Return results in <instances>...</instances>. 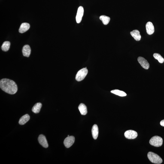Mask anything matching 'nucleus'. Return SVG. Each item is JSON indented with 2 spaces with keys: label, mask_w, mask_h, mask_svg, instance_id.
Returning <instances> with one entry per match:
<instances>
[{
  "label": "nucleus",
  "mask_w": 164,
  "mask_h": 164,
  "mask_svg": "<svg viewBox=\"0 0 164 164\" xmlns=\"http://www.w3.org/2000/svg\"><path fill=\"white\" fill-rule=\"evenodd\" d=\"M0 87L2 90L7 93L13 95L17 92V85L13 80L7 78L1 79L0 81Z\"/></svg>",
  "instance_id": "1"
},
{
  "label": "nucleus",
  "mask_w": 164,
  "mask_h": 164,
  "mask_svg": "<svg viewBox=\"0 0 164 164\" xmlns=\"http://www.w3.org/2000/svg\"><path fill=\"white\" fill-rule=\"evenodd\" d=\"M147 157L150 161L153 163L160 164L162 162L161 158L157 154L152 152H149L148 153Z\"/></svg>",
  "instance_id": "2"
},
{
  "label": "nucleus",
  "mask_w": 164,
  "mask_h": 164,
  "mask_svg": "<svg viewBox=\"0 0 164 164\" xmlns=\"http://www.w3.org/2000/svg\"><path fill=\"white\" fill-rule=\"evenodd\" d=\"M150 144L151 145L156 147H161L163 143V140L161 137L155 136L150 139Z\"/></svg>",
  "instance_id": "3"
},
{
  "label": "nucleus",
  "mask_w": 164,
  "mask_h": 164,
  "mask_svg": "<svg viewBox=\"0 0 164 164\" xmlns=\"http://www.w3.org/2000/svg\"><path fill=\"white\" fill-rule=\"evenodd\" d=\"M88 70L87 68H83L79 71L76 75L75 79L78 81L83 80L87 75Z\"/></svg>",
  "instance_id": "4"
},
{
  "label": "nucleus",
  "mask_w": 164,
  "mask_h": 164,
  "mask_svg": "<svg viewBox=\"0 0 164 164\" xmlns=\"http://www.w3.org/2000/svg\"><path fill=\"white\" fill-rule=\"evenodd\" d=\"M125 138L129 139H134L138 136V134L136 131L132 130H128L125 132Z\"/></svg>",
  "instance_id": "5"
},
{
  "label": "nucleus",
  "mask_w": 164,
  "mask_h": 164,
  "mask_svg": "<svg viewBox=\"0 0 164 164\" xmlns=\"http://www.w3.org/2000/svg\"><path fill=\"white\" fill-rule=\"evenodd\" d=\"M75 138L73 136H68L64 140V144L66 147L69 148L74 144Z\"/></svg>",
  "instance_id": "6"
},
{
  "label": "nucleus",
  "mask_w": 164,
  "mask_h": 164,
  "mask_svg": "<svg viewBox=\"0 0 164 164\" xmlns=\"http://www.w3.org/2000/svg\"><path fill=\"white\" fill-rule=\"evenodd\" d=\"M84 8L83 7L80 6L79 7L76 17V21L77 23H79L81 22L82 17L84 14Z\"/></svg>",
  "instance_id": "7"
},
{
  "label": "nucleus",
  "mask_w": 164,
  "mask_h": 164,
  "mask_svg": "<svg viewBox=\"0 0 164 164\" xmlns=\"http://www.w3.org/2000/svg\"><path fill=\"white\" fill-rule=\"evenodd\" d=\"M138 61L143 68L145 69H148L149 68L150 65L148 62L144 58L141 57H138Z\"/></svg>",
  "instance_id": "8"
},
{
  "label": "nucleus",
  "mask_w": 164,
  "mask_h": 164,
  "mask_svg": "<svg viewBox=\"0 0 164 164\" xmlns=\"http://www.w3.org/2000/svg\"><path fill=\"white\" fill-rule=\"evenodd\" d=\"M38 141L40 144L43 147L47 148L48 147V144L45 136L43 135H40L39 136Z\"/></svg>",
  "instance_id": "9"
},
{
  "label": "nucleus",
  "mask_w": 164,
  "mask_h": 164,
  "mask_svg": "<svg viewBox=\"0 0 164 164\" xmlns=\"http://www.w3.org/2000/svg\"><path fill=\"white\" fill-rule=\"evenodd\" d=\"M146 29L148 34L151 35L154 32V28L152 23L150 22H147L146 24Z\"/></svg>",
  "instance_id": "10"
},
{
  "label": "nucleus",
  "mask_w": 164,
  "mask_h": 164,
  "mask_svg": "<svg viewBox=\"0 0 164 164\" xmlns=\"http://www.w3.org/2000/svg\"><path fill=\"white\" fill-rule=\"evenodd\" d=\"M22 53L23 56L29 57L31 53V49L30 46L28 45L24 46L22 49Z\"/></svg>",
  "instance_id": "11"
},
{
  "label": "nucleus",
  "mask_w": 164,
  "mask_h": 164,
  "mask_svg": "<svg viewBox=\"0 0 164 164\" xmlns=\"http://www.w3.org/2000/svg\"><path fill=\"white\" fill-rule=\"evenodd\" d=\"M30 28L29 24L26 23H22L19 28V32L21 33H23L28 31Z\"/></svg>",
  "instance_id": "12"
},
{
  "label": "nucleus",
  "mask_w": 164,
  "mask_h": 164,
  "mask_svg": "<svg viewBox=\"0 0 164 164\" xmlns=\"http://www.w3.org/2000/svg\"><path fill=\"white\" fill-rule=\"evenodd\" d=\"M131 36L136 41H140L141 40V36L140 35V31L138 30H134L130 32Z\"/></svg>",
  "instance_id": "13"
},
{
  "label": "nucleus",
  "mask_w": 164,
  "mask_h": 164,
  "mask_svg": "<svg viewBox=\"0 0 164 164\" xmlns=\"http://www.w3.org/2000/svg\"><path fill=\"white\" fill-rule=\"evenodd\" d=\"M92 136L94 139L96 140L97 138L98 134V129L97 125H94L92 129Z\"/></svg>",
  "instance_id": "14"
},
{
  "label": "nucleus",
  "mask_w": 164,
  "mask_h": 164,
  "mask_svg": "<svg viewBox=\"0 0 164 164\" xmlns=\"http://www.w3.org/2000/svg\"><path fill=\"white\" fill-rule=\"evenodd\" d=\"M30 116L28 114H26L22 116L21 118L19 121V124L21 125H23L25 124L30 120Z\"/></svg>",
  "instance_id": "15"
},
{
  "label": "nucleus",
  "mask_w": 164,
  "mask_h": 164,
  "mask_svg": "<svg viewBox=\"0 0 164 164\" xmlns=\"http://www.w3.org/2000/svg\"><path fill=\"white\" fill-rule=\"evenodd\" d=\"M78 109L80 114L83 115H85L87 113V107L83 103L80 104L78 106Z\"/></svg>",
  "instance_id": "16"
},
{
  "label": "nucleus",
  "mask_w": 164,
  "mask_h": 164,
  "mask_svg": "<svg viewBox=\"0 0 164 164\" xmlns=\"http://www.w3.org/2000/svg\"><path fill=\"white\" fill-rule=\"evenodd\" d=\"M42 106V105L41 103L39 102L36 104L32 108V112L35 113H39Z\"/></svg>",
  "instance_id": "17"
},
{
  "label": "nucleus",
  "mask_w": 164,
  "mask_h": 164,
  "mask_svg": "<svg viewBox=\"0 0 164 164\" xmlns=\"http://www.w3.org/2000/svg\"><path fill=\"white\" fill-rule=\"evenodd\" d=\"M10 43L9 41L4 42L1 46V49L4 51H8L10 49Z\"/></svg>",
  "instance_id": "18"
},
{
  "label": "nucleus",
  "mask_w": 164,
  "mask_h": 164,
  "mask_svg": "<svg viewBox=\"0 0 164 164\" xmlns=\"http://www.w3.org/2000/svg\"><path fill=\"white\" fill-rule=\"evenodd\" d=\"M99 19L102 21L103 23L105 25H107L109 23L110 20V18L105 15L101 16Z\"/></svg>",
  "instance_id": "19"
},
{
  "label": "nucleus",
  "mask_w": 164,
  "mask_h": 164,
  "mask_svg": "<svg viewBox=\"0 0 164 164\" xmlns=\"http://www.w3.org/2000/svg\"><path fill=\"white\" fill-rule=\"evenodd\" d=\"M111 92L112 93L115 94L121 97L125 96H126L127 95L126 93H125L124 92L117 90V89L111 91Z\"/></svg>",
  "instance_id": "20"
},
{
  "label": "nucleus",
  "mask_w": 164,
  "mask_h": 164,
  "mask_svg": "<svg viewBox=\"0 0 164 164\" xmlns=\"http://www.w3.org/2000/svg\"><path fill=\"white\" fill-rule=\"evenodd\" d=\"M153 56L155 59H157L160 63H162L164 62L163 58L159 53H154L153 55Z\"/></svg>",
  "instance_id": "21"
},
{
  "label": "nucleus",
  "mask_w": 164,
  "mask_h": 164,
  "mask_svg": "<svg viewBox=\"0 0 164 164\" xmlns=\"http://www.w3.org/2000/svg\"><path fill=\"white\" fill-rule=\"evenodd\" d=\"M160 124L162 126L164 127V120H162L160 122Z\"/></svg>",
  "instance_id": "22"
},
{
  "label": "nucleus",
  "mask_w": 164,
  "mask_h": 164,
  "mask_svg": "<svg viewBox=\"0 0 164 164\" xmlns=\"http://www.w3.org/2000/svg\"><path fill=\"white\" fill-rule=\"evenodd\" d=\"M69 135H68V136H69Z\"/></svg>",
  "instance_id": "23"
}]
</instances>
